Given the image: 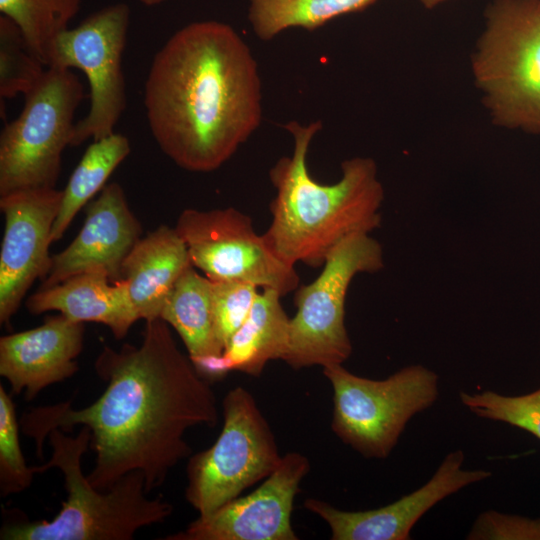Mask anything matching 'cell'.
I'll return each instance as SVG.
<instances>
[{
    "instance_id": "cell-1",
    "label": "cell",
    "mask_w": 540,
    "mask_h": 540,
    "mask_svg": "<svg viewBox=\"0 0 540 540\" xmlns=\"http://www.w3.org/2000/svg\"><path fill=\"white\" fill-rule=\"evenodd\" d=\"M94 369L106 383L98 399L81 409L70 401L33 408L20 420L22 432L34 440L41 459L51 430L71 432L86 426L96 453L87 475L91 485L106 491L126 474L140 471L150 493L191 456L186 432L216 426L214 390L180 351L161 318L146 321L139 346H103Z\"/></svg>"
},
{
    "instance_id": "cell-2",
    "label": "cell",
    "mask_w": 540,
    "mask_h": 540,
    "mask_svg": "<svg viewBox=\"0 0 540 540\" xmlns=\"http://www.w3.org/2000/svg\"><path fill=\"white\" fill-rule=\"evenodd\" d=\"M144 105L152 136L169 159L190 172L214 171L262 122L257 62L232 26L192 22L155 54Z\"/></svg>"
},
{
    "instance_id": "cell-3",
    "label": "cell",
    "mask_w": 540,
    "mask_h": 540,
    "mask_svg": "<svg viewBox=\"0 0 540 540\" xmlns=\"http://www.w3.org/2000/svg\"><path fill=\"white\" fill-rule=\"evenodd\" d=\"M322 126L319 120L284 124L294 140L293 151L269 170L276 195L270 204L272 221L263 235L273 252L293 266H322L344 239L370 234L381 225L384 189L373 159L345 160L342 176L333 184H321L310 175L307 155Z\"/></svg>"
},
{
    "instance_id": "cell-4",
    "label": "cell",
    "mask_w": 540,
    "mask_h": 540,
    "mask_svg": "<svg viewBox=\"0 0 540 540\" xmlns=\"http://www.w3.org/2000/svg\"><path fill=\"white\" fill-rule=\"evenodd\" d=\"M47 439L51 457L33 467L35 473L60 469L67 499L50 521L20 519L6 523L1 528V540H131L139 529L162 523L173 513L168 501L147 496L140 471L126 474L106 491L91 485L81 470V458L91 441L88 427L83 426L75 437L56 428Z\"/></svg>"
},
{
    "instance_id": "cell-5",
    "label": "cell",
    "mask_w": 540,
    "mask_h": 540,
    "mask_svg": "<svg viewBox=\"0 0 540 540\" xmlns=\"http://www.w3.org/2000/svg\"><path fill=\"white\" fill-rule=\"evenodd\" d=\"M472 71L495 125L540 134V0H494Z\"/></svg>"
},
{
    "instance_id": "cell-6",
    "label": "cell",
    "mask_w": 540,
    "mask_h": 540,
    "mask_svg": "<svg viewBox=\"0 0 540 540\" xmlns=\"http://www.w3.org/2000/svg\"><path fill=\"white\" fill-rule=\"evenodd\" d=\"M333 390L331 428L365 458L390 455L408 422L439 397V377L422 365L406 366L383 380L353 374L343 364L323 367Z\"/></svg>"
},
{
    "instance_id": "cell-7",
    "label": "cell",
    "mask_w": 540,
    "mask_h": 540,
    "mask_svg": "<svg viewBox=\"0 0 540 540\" xmlns=\"http://www.w3.org/2000/svg\"><path fill=\"white\" fill-rule=\"evenodd\" d=\"M24 96L21 113L0 135V196L24 189L55 188L84 90L71 69L47 66Z\"/></svg>"
},
{
    "instance_id": "cell-8",
    "label": "cell",
    "mask_w": 540,
    "mask_h": 540,
    "mask_svg": "<svg viewBox=\"0 0 540 540\" xmlns=\"http://www.w3.org/2000/svg\"><path fill=\"white\" fill-rule=\"evenodd\" d=\"M314 281L298 286L282 359L293 369L343 364L352 353L345 326V300L353 278L383 269L381 244L368 233L353 234L327 256Z\"/></svg>"
},
{
    "instance_id": "cell-9",
    "label": "cell",
    "mask_w": 540,
    "mask_h": 540,
    "mask_svg": "<svg viewBox=\"0 0 540 540\" xmlns=\"http://www.w3.org/2000/svg\"><path fill=\"white\" fill-rule=\"evenodd\" d=\"M223 427L215 443L188 458L185 497L205 516L266 479L282 457L253 395L242 386L222 401Z\"/></svg>"
},
{
    "instance_id": "cell-10",
    "label": "cell",
    "mask_w": 540,
    "mask_h": 540,
    "mask_svg": "<svg viewBox=\"0 0 540 540\" xmlns=\"http://www.w3.org/2000/svg\"><path fill=\"white\" fill-rule=\"evenodd\" d=\"M129 21L128 5L115 3L66 29L54 43L48 66L81 70L90 88L89 111L75 123L70 146L115 132L126 108L122 56Z\"/></svg>"
},
{
    "instance_id": "cell-11",
    "label": "cell",
    "mask_w": 540,
    "mask_h": 540,
    "mask_svg": "<svg viewBox=\"0 0 540 540\" xmlns=\"http://www.w3.org/2000/svg\"><path fill=\"white\" fill-rule=\"evenodd\" d=\"M175 229L184 241L193 267L210 280H239L270 288L285 296L299 286L295 266L280 259L251 218L239 210L185 209Z\"/></svg>"
},
{
    "instance_id": "cell-12",
    "label": "cell",
    "mask_w": 540,
    "mask_h": 540,
    "mask_svg": "<svg viewBox=\"0 0 540 540\" xmlns=\"http://www.w3.org/2000/svg\"><path fill=\"white\" fill-rule=\"evenodd\" d=\"M62 190L34 188L0 196L4 233L0 252V323H9L27 291L47 275L49 246Z\"/></svg>"
},
{
    "instance_id": "cell-13",
    "label": "cell",
    "mask_w": 540,
    "mask_h": 540,
    "mask_svg": "<svg viewBox=\"0 0 540 540\" xmlns=\"http://www.w3.org/2000/svg\"><path fill=\"white\" fill-rule=\"evenodd\" d=\"M310 470L298 452L282 457L278 467L253 492L239 496L197 519L166 540H297L291 524L294 500Z\"/></svg>"
},
{
    "instance_id": "cell-14",
    "label": "cell",
    "mask_w": 540,
    "mask_h": 540,
    "mask_svg": "<svg viewBox=\"0 0 540 540\" xmlns=\"http://www.w3.org/2000/svg\"><path fill=\"white\" fill-rule=\"evenodd\" d=\"M464 460L463 451L450 452L423 486L377 509L345 511L316 498H307L304 507L328 524L332 540H408L414 525L437 503L491 477L487 470L463 469Z\"/></svg>"
},
{
    "instance_id": "cell-15",
    "label": "cell",
    "mask_w": 540,
    "mask_h": 540,
    "mask_svg": "<svg viewBox=\"0 0 540 540\" xmlns=\"http://www.w3.org/2000/svg\"><path fill=\"white\" fill-rule=\"evenodd\" d=\"M141 234V223L129 208L121 185H105L87 204L78 235L65 249L52 255L40 289L85 272H102L111 281L120 280L122 264Z\"/></svg>"
},
{
    "instance_id": "cell-16",
    "label": "cell",
    "mask_w": 540,
    "mask_h": 540,
    "mask_svg": "<svg viewBox=\"0 0 540 540\" xmlns=\"http://www.w3.org/2000/svg\"><path fill=\"white\" fill-rule=\"evenodd\" d=\"M84 323L62 314L38 327L0 338V375L12 394L31 401L44 388L72 377L84 345Z\"/></svg>"
},
{
    "instance_id": "cell-17",
    "label": "cell",
    "mask_w": 540,
    "mask_h": 540,
    "mask_svg": "<svg viewBox=\"0 0 540 540\" xmlns=\"http://www.w3.org/2000/svg\"><path fill=\"white\" fill-rule=\"evenodd\" d=\"M32 314L58 311L75 322L107 326L116 339H123L139 316L124 279L111 281L102 272H85L48 288L26 300Z\"/></svg>"
},
{
    "instance_id": "cell-18",
    "label": "cell",
    "mask_w": 540,
    "mask_h": 540,
    "mask_svg": "<svg viewBox=\"0 0 540 540\" xmlns=\"http://www.w3.org/2000/svg\"><path fill=\"white\" fill-rule=\"evenodd\" d=\"M278 291L264 288L252 309L226 344L223 353L206 360L196 369L202 376L223 377L239 371L259 377L271 360H282L289 344L290 317Z\"/></svg>"
},
{
    "instance_id": "cell-19",
    "label": "cell",
    "mask_w": 540,
    "mask_h": 540,
    "mask_svg": "<svg viewBox=\"0 0 540 540\" xmlns=\"http://www.w3.org/2000/svg\"><path fill=\"white\" fill-rule=\"evenodd\" d=\"M190 266L187 247L175 227L163 224L139 239L121 268L139 319L160 318L167 296Z\"/></svg>"
},
{
    "instance_id": "cell-20",
    "label": "cell",
    "mask_w": 540,
    "mask_h": 540,
    "mask_svg": "<svg viewBox=\"0 0 540 540\" xmlns=\"http://www.w3.org/2000/svg\"><path fill=\"white\" fill-rule=\"evenodd\" d=\"M160 318L178 333L195 368L223 353L215 327L211 280L195 267H188L179 277Z\"/></svg>"
},
{
    "instance_id": "cell-21",
    "label": "cell",
    "mask_w": 540,
    "mask_h": 540,
    "mask_svg": "<svg viewBox=\"0 0 540 540\" xmlns=\"http://www.w3.org/2000/svg\"><path fill=\"white\" fill-rule=\"evenodd\" d=\"M128 138L120 133L93 141L73 170L66 187L52 230V241L60 240L78 212L100 192L106 181L129 155Z\"/></svg>"
},
{
    "instance_id": "cell-22",
    "label": "cell",
    "mask_w": 540,
    "mask_h": 540,
    "mask_svg": "<svg viewBox=\"0 0 540 540\" xmlns=\"http://www.w3.org/2000/svg\"><path fill=\"white\" fill-rule=\"evenodd\" d=\"M376 0H248V20L255 35L269 41L289 28L314 30Z\"/></svg>"
},
{
    "instance_id": "cell-23",
    "label": "cell",
    "mask_w": 540,
    "mask_h": 540,
    "mask_svg": "<svg viewBox=\"0 0 540 540\" xmlns=\"http://www.w3.org/2000/svg\"><path fill=\"white\" fill-rule=\"evenodd\" d=\"M81 0H0V11L23 33L32 51L48 66L54 43L68 29Z\"/></svg>"
},
{
    "instance_id": "cell-24",
    "label": "cell",
    "mask_w": 540,
    "mask_h": 540,
    "mask_svg": "<svg viewBox=\"0 0 540 540\" xmlns=\"http://www.w3.org/2000/svg\"><path fill=\"white\" fill-rule=\"evenodd\" d=\"M47 66L32 51L19 27L0 17V96L27 94L40 80Z\"/></svg>"
},
{
    "instance_id": "cell-25",
    "label": "cell",
    "mask_w": 540,
    "mask_h": 540,
    "mask_svg": "<svg viewBox=\"0 0 540 540\" xmlns=\"http://www.w3.org/2000/svg\"><path fill=\"white\" fill-rule=\"evenodd\" d=\"M460 400L476 416L515 426L540 440V388L519 396L461 392Z\"/></svg>"
},
{
    "instance_id": "cell-26",
    "label": "cell",
    "mask_w": 540,
    "mask_h": 540,
    "mask_svg": "<svg viewBox=\"0 0 540 540\" xmlns=\"http://www.w3.org/2000/svg\"><path fill=\"white\" fill-rule=\"evenodd\" d=\"M19 425L11 396L0 385V494L6 497L29 488L36 474L24 460Z\"/></svg>"
},
{
    "instance_id": "cell-27",
    "label": "cell",
    "mask_w": 540,
    "mask_h": 540,
    "mask_svg": "<svg viewBox=\"0 0 540 540\" xmlns=\"http://www.w3.org/2000/svg\"><path fill=\"white\" fill-rule=\"evenodd\" d=\"M215 327L223 349L248 317L258 287L239 280H211Z\"/></svg>"
},
{
    "instance_id": "cell-28",
    "label": "cell",
    "mask_w": 540,
    "mask_h": 540,
    "mask_svg": "<svg viewBox=\"0 0 540 540\" xmlns=\"http://www.w3.org/2000/svg\"><path fill=\"white\" fill-rule=\"evenodd\" d=\"M469 540H540V518L485 511L475 520Z\"/></svg>"
},
{
    "instance_id": "cell-29",
    "label": "cell",
    "mask_w": 540,
    "mask_h": 540,
    "mask_svg": "<svg viewBox=\"0 0 540 540\" xmlns=\"http://www.w3.org/2000/svg\"><path fill=\"white\" fill-rule=\"evenodd\" d=\"M420 1L427 9H432L435 6L445 2L447 0H420Z\"/></svg>"
},
{
    "instance_id": "cell-30",
    "label": "cell",
    "mask_w": 540,
    "mask_h": 540,
    "mask_svg": "<svg viewBox=\"0 0 540 540\" xmlns=\"http://www.w3.org/2000/svg\"><path fill=\"white\" fill-rule=\"evenodd\" d=\"M139 2H141L142 4L146 5V6H154V5H158L166 0H138Z\"/></svg>"
}]
</instances>
